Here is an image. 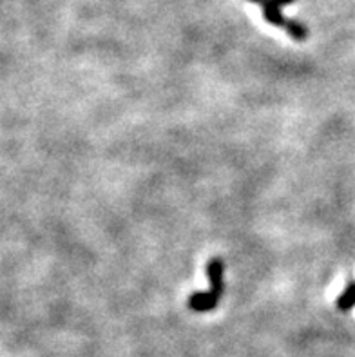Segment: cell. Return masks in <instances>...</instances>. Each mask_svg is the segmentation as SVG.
<instances>
[{
	"label": "cell",
	"instance_id": "obj_1",
	"mask_svg": "<svg viewBox=\"0 0 355 357\" xmlns=\"http://www.w3.org/2000/svg\"><path fill=\"white\" fill-rule=\"evenodd\" d=\"M223 261L220 258H212L207 265L209 281H211V290L209 292H196L189 298V308L194 312H211L220 303L223 296Z\"/></svg>",
	"mask_w": 355,
	"mask_h": 357
},
{
	"label": "cell",
	"instance_id": "obj_2",
	"mask_svg": "<svg viewBox=\"0 0 355 357\" xmlns=\"http://www.w3.org/2000/svg\"><path fill=\"white\" fill-rule=\"evenodd\" d=\"M247 2L261 6L263 17H265L266 22L272 24V26L283 27L285 31L292 36L294 40L303 42L308 36V29H306L305 24L297 22V20H290V18H285L283 13H281L283 6L294 4L296 0H247Z\"/></svg>",
	"mask_w": 355,
	"mask_h": 357
},
{
	"label": "cell",
	"instance_id": "obj_3",
	"mask_svg": "<svg viewBox=\"0 0 355 357\" xmlns=\"http://www.w3.org/2000/svg\"><path fill=\"white\" fill-rule=\"evenodd\" d=\"M355 307V281H350L342 294L338 298V308L342 312H348Z\"/></svg>",
	"mask_w": 355,
	"mask_h": 357
}]
</instances>
